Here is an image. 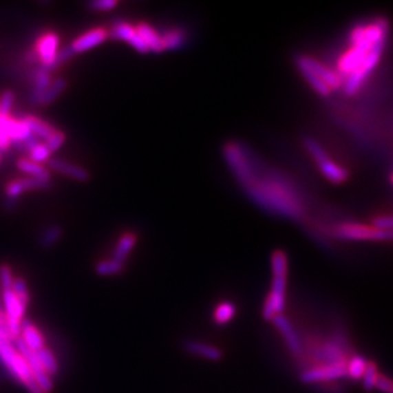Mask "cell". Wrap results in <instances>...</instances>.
<instances>
[{
	"label": "cell",
	"instance_id": "obj_17",
	"mask_svg": "<svg viewBox=\"0 0 393 393\" xmlns=\"http://www.w3.org/2000/svg\"><path fill=\"white\" fill-rule=\"evenodd\" d=\"M135 30L144 40V42L147 43L149 51L157 52V54L164 51L162 36L151 25H148V23H140V25H136Z\"/></svg>",
	"mask_w": 393,
	"mask_h": 393
},
{
	"label": "cell",
	"instance_id": "obj_20",
	"mask_svg": "<svg viewBox=\"0 0 393 393\" xmlns=\"http://www.w3.org/2000/svg\"><path fill=\"white\" fill-rule=\"evenodd\" d=\"M318 167L321 169L322 175L334 184H343L349 177V172L345 168L340 167L330 158L327 159L326 162L321 163Z\"/></svg>",
	"mask_w": 393,
	"mask_h": 393
},
{
	"label": "cell",
	"instance_id": "obj_14",
	"mask_svg": "<svg viewBox=\"0 0 393 393\" xmlns=\"http://www.w3.org/2000/svg\"><path fill=\"white\" fill-rule=\"evenodd\" d=\"M107 37H109V32L106 30L94 28L92 31L78 37L76 41L72 43V47L76 54L84 52V51L91 50L93 47L98 46L102 42L106 41Z\"/></svg>",
	"mask_w": 393,
	"mask_h": 393
},
{
	"label": "cell",
	"instance_id": "obj_44",
	"mask_svg": "<svg viewBox=\"0 0 393 393\" xmlns=\"http://www.w3.org/2000/svg\"><path fill=\"white\" fill-rule=\"evenodd\" d=\"M372 226L381 229V231H390L393 232V215H382V217H376L373 219V224Z\"/></svg>",
	"mask_w": 393,
	"mask_h": 393
},
{
	"label": "cell",
	"instance_id": "obj_27",
	"mask_svg": "<svg viewBox=\"0 0 393 393\" xmlns=\"http://www.w3.org/2000/svg\"><path fill=\"white\" fill-rule=\"evenodd\" d=\"M162 36V41L164 50H177L180 49L186 41V34L180 28H173L164 32Z\"/></svg>",
	"mask_w": 393,
	"mask_h": 393
},
{
	"label": "cell",
	"instance_id": "obj_29",
	"mask_svg": "<svg viewBox=\"0 0 393 393\" xmlns=\"http://www.w3.org/2000/svg\"><path fill=\"white\" fill-rule=\"evenodd\" d=\"M96 273L100 276H114L123 273L124 264L118 262L116 259H105L96 265Z\"/></svg>",
	"mask_w": 393,
	"mask_h": 393
},
{
	"label": "cell",
	"instance_id": "obj_43",
	"mask_svg": "<svg viewBox=\"0 0 393 393\" xmlns=\"http://www.w3.org/2000/svg\"><path fill=\"white\" fill-rule=\"evenodd\" d=\"M376 390L383 393H393V379L388 376L379 373L376 379Z\"/></svg>",
	"mask_w": 393,
	"mask_h": 393
},
{
	"label": "cell",
	"instance_id": "obj_28",
	"mask_svg": "<svg viewBox=\"0 0 393 393\" xmlns=\"http://www.w3.org/2000/svg\"><path fill=\"white\" fill-rule=\"evenodd\" d=\"M67 81L64 78H58L56 81L51 82L50 87L46 89V92L42 97L40 106H47V105H51L52 102H55L67 89Z\"/></svg>",
	"mask_w": 393,
	"mask_h": 393
},
{
	"label": "cell",
	"instance_id": "obj_47",
	"mask_svg": "<svg viewBox=\"0 0 393 393\" xmlns=\"http://www.w3.org/2000/svg\"><path fill=\"white\" fill-rule=\"evenodd\" d=\"M129 43L134 47L135 50L139 51L140 54H148V52H149V49H148L147 43L144 42V40L139 36L138 32H135L134 36L130 39Z\"/></svg>",
	"mask_w": 393,
	"mask_h": 393
},
{
	"label": "cell",
	"instance_id": "obj_46",
	"mask_svg": "<svg viewBox=\"0 0 393 393\" xmlns=\"http://www.w3.org/2000/svg\"><path fill=\"white\" fill-rule=\"evenodd\" d=\"M6 118H7V116H0V151H1V153L7 151L9 148V145L12 144L10 139H9L8 134H7L6 126H4Z\"/></svg>",
	"mask_w": 393,
	"mask_h": 393
},
{
	"label": "cell",
	"instance_id": "obj_15",
	"mask_svg": "<svg viewBox=\"0 0 393 393\" xmlns=\"http://www.w3.org/2000/svg\"><path fill=\"white\" fill-rule=\"evenodd\" d=\"M19 339L34 352H39L43 348H46V341H45L43 334L30 319H23Z\"/></svg>",
	"mask_w": 393,
	"mask_h": 393
},
{
	"label": "cell",
	"instance_id": "obj_4",
	"mask_svg": "<svg viewBox=\"0 0 393 393\" xmlns=\"http://www.w3.org/2000/svg\"><path fill=\"white\" fill-rule=\"evenodd\" d=\"M0 364L16 382L25 387L30 393H45L36 382L34 373L25 358L18 352L14 340L0 332Z\"/></svg>",
	"mask_w": 393,
	"mask_h": 393
},
{
	"label": "cell",
	"instance_id": "obj_34",
	"mask_svg": "<svg viewBox=\"0 0 393 393\" xmlns=\"http://www.w3.org/2000/svg\"><path fill=\"white\" fill-rule=\"evenodd\" d=\"M12 144L17 148L18 151L23 154H30L31 151H34L36 147H39L41 142L37 136L34 134L30 135L25 140H18V142H12Z\"/></svg>",
	"mask_w": 393,
	"mask_h": 393
},
{
	"label": "cell",
	"instance_id": "obj_6",
	"mask_svg": "<svg viewBox=\"0 0 393 393\" xmlns=\"http://www.w3.org/2000/svg\"><path fill=\"white\" fill-rule=\"evenodd\" d=\"M348 363H339V364H318L312 365L310 368L301 370V382L304 385H322L334 381H341L343 378H348L346 370Z\"/></svg>",
	"mask_w": 393,
	"mask_h": 393
},
{
	"label": "cell",
	"instance_id": "obj_31",
	"mask_svg": "<svg viewBox=\"0 0 393 393\" xmlns=\"http://www.w3.org/2000/svg\"><path fill=\"white\" fill-rule=\"evenodd\" d=\"M63 235V231L61 228L58 226H52L50 228H47L41 235H40V246L42 248H50L54 244L59 242L60 238Z\"/></svg>",
	"mask_w": 393,
	"mask_h": 393
},
{
	"label": "cell",
	"instance_id": "obj_1",
	"mask_svg": "<svg viewBox=\"0 0 393 393\" xmlns=\"http://www.w3.org/2000/svg\"><path fill=\"white\" fill-rule=\"evenodd\" d=\"M390 31L388 21L378 18L368 25H358L350 32L352 46L343 52L337 61V74L341 78H348L357 69L361 67L370 51L376 45L387 41Z\"/></svg>",
	"mask_w": 393,
	"mask_h": 393
},
{
	"label": "cell",
	"instance_id": "obj_42",
	"mask_svg": "<svg viewBox=\"0 0 393 393\" xmlns=\"http://www.w3.org/2000/svg\"><path fill=\"white\" fill-rule=\"evenodd\" d=\"M25 187L22 184V181L21 180H17V181H13L7 186L6 189V193L8 196V199H12V200H17L18 198L25 193Z\"/></svg>",
	"mask_w": 393,
	"mask_h": 393
},
{
	"label": "cell",
	"instance_id": "obj_2",
	"mask_svg": "<svg viewBox=\"0 0 393 393\" xmlns=\"http://www.w3.org/2000/svg\"><path fill=\"white\" fill-rule=\"evenodd\" d=\"M246 189L255 200L268 206V209L292 217H299L301 214V202L294 195L295 193L292 187L284 184L283 180L268 178L262 182L252 180Z\"/></svg>",
	"mask_w": 393,
	"mask_h": 393
},
{
	"label": "cell",
	"instance_id": "obj_38",
	"mask_svg": "<svg viewBox=\"0 0 393 393\" xmlns=\"http://www.w3.org/2000/svg\"><path fill=\"white\" fill-rule=\"evenodd\" d=\"M51 151L47 149V147L45 144H40L39 147H36L34 151L30 153V157H31V160L40 164V163H43L46 160H49V157H50Z\"/></svg>",
	"mask_w": 393,
	"mask_h": 393
},
{
	"label": "cell",
	"instance_id": "obj_25",
	"mask_svg": "<svg viewBox=\"0 0 393 393\" xmlns=\"http://www.w3.org/2000/svg\"><path fill=\"white\" fill-rule=\"evenodd\" d=\"M17 167L19 171H22L23 173H27L30 177L50 181L49 171L46 168L42 167L41 164L34 163L31 159H21V160H18Z\"/></svg>",
	"mask_w": 393,
	"mask_h": 393
},
{
	"label": "cell",
	"instance_id": "obj_23",
	"mask_svg": "<svg viewBox=\"0 0 393 393\" xmlns=\"http://www.w3.org/2000/svg\"><path fill=\"white\" fill-rule=\"evenodd\" d=\"M368 365V359L360 354H352L350 359L348 360V378H350L352 381H361V378L364 376V372Z\"/></svg>",
	"mask_w": 393,
	"mask_h": 393
},
{
	"label": "cell",
	"instance_id": "obj_11",
	"mask_svg": "<svg viewBox=\"0 0 393 393\" xmlns=\"http://www.w3.org/2000/svg\"><path fill=\"white\" fill-rule=\"evenodd\" d=\"M297 60L303 63L306 67H310L315 74H317L330 87L331 91L339 89L343 87V78L337 74V72H334L331 67H326L325 64H322L317 59L308 56V55H299Z\"/></svg>",
	"mask_w": 393,
	"mask_h": 393
},
{
	"label": "cell",
	"instance_id": "obj_13",
	"mask_svg": "<svg viewBox=\"0 0 393 393\" xmlns=\"http://www.w3.org/2000/svg\"><path fill=\"white\" fill-rule=\"evenodd\" d=\"M182 346L189 354L209 361H220L224 358L223 350L213 343H204L199 340H186Z\"/></svg>",
	"mask_w": 393,
	"mask_h": 393
},
{
	"label": "cell",
	"instance_id": "obj_3",
	"mask_svg": "<svg viewBox=\"0 0 393 393\" xmlns=\"http://www.w3.org/2000/svg\"><path fill=\"white\" fill-rule=\"evenodd\" d=\"M271 270H273V284L268 292L264 306L262 317L273 322V319L284 313L286 304V283H288V257L284 251H277L271 256Z\"/></svg>",
	"mask_w": 393,
	"mask_h": 393
},
{
	"label": "cell",
	"instance_id": "obj_10",
	"mask_svg": "<svg viewBox=\"0 0 393 393\" xmlns=\"http://www.w3.org/2000/svg\"><path fill=\"white\" fill-rule=\"evenodd\" d=\"M14 345L18 352H21V355L25 358L28 367L32 370L34 379L41 387L42 391L45 393H50L54 388V382H52V378L45 372V369L42 368L41 363L37 358V352L31 350L19 337L17 340H14Z\"/></svg>",
	"mask_w": 393,
	"mask_h": 393
},
{
	"label": "cell",
	"instance_id": "obj_21",
	"mask_svg": "<svg viewBox=\"0 0 393 393\" xmlns=\"http://www.w3.org/2000/svg\"><path fill=\"white\" fill-rule=\"evenodd\" d=\"M295 63H297L298 69L301 70V76L306 78V81L310 83V87H312L318 94H321L322 97H327V96L331 94L332 91L330 89V87H328L317 74H315V73L310 70V67H306L303 63L298 61L297 59H295Z\"/></svg>",
	"mask_w": 393,
	"mask_h": 393
},
{
	"label": "cell",
	"instance_id": "obj_33",
	"mask_svg": "<svg viewBox=\"0 0 393 393\" xmlns=\"http://www.w3.org/2000/svg\"><path fill=\"white\" fill-rule=\"evenodd\" d=\"M12 290H13V293L17 295L18 299L22 301L25 307H28V304H30V292H28V288H27V283L22 277L14 279Z\"/></svg>",
	"mask_w": 393,
	"mask_h": 393
},
{
	"label": "cell",
	"instance_id": "obj_48",
	"mask_svg": "<svg viewBox=\"0 0 393 393\" xmlns=\"http://www.w3.org/2000/svg\"><path fill=\"white\" fill-rule=\"evenodd\" d=\"M6 206H7V209L8 210L12 209V208H14V206H16V200L8 199V200L6 201Z\"/></svg>",
	"mask_w": 393,
	"mask_h": 393
},
{
	"label": "cell",
	"instance_id": "obj_39",
	"mask_svg": "<svg viewBox=\"0 0 393 393\" xmlns=\"http://www.w3.org/2000/svg\"><path fill=\"white\" fill-rule=\"evenodd\" d=\"M319 393H345V385L340 381L313 385Z\"/></svg>",
	"mask_w": 393,
	"mask_h": 393
},
{
	"label": "cell",
	"instance_id": "obj_45",
	"mask_svg": "<svg viewBox=\"0 0 393 393\" xmlns=\"http://www.w3.org/2000/svg\"><path fill=\"white\" fill-rule=\"evenodd\" d=\"M118 6L116 0H94L88 4V7L97 12H106L109 9L115 8Z\"/></svg>",
	"mask_w": 393,
	"mask_h": 393
},
{
	"label": "cell",
	"instance_id": "obj_36",
	"mask_svg": "<svg viewBox=\"0 0 393 393\" xmlns=\"http://www.w3.org/2000/svg\"><path fill=\"white\" fill-rule=\"evenodd\" d=\"M14 102V92L13 91H4L0 97V116H9L10 109Z\"/></svg>",
	"mask_w": 393,
	"mask_h": 393
},
{
	"label": "cell",
	"instance_id": "obj_35",
	"mask_svg": "<svg viewBox=\"0 0 393 393\" xmlns=\"http://www.w3.org/2000/svg\"><path fill=\"white\" fill-rule=\"evenodd\" d=\"M76 55V52L73 50V47H72V45H69V46H65V47H63L61 50H59L58 52V55H56V59L54 61V64L49 67V73L52 72V70H55V69H58V67L61 65V64H64L65 61H67L69 59H72L73 56Z\"/></svg>",
	"mask_w": 393,
	"mask_h": 393
},
{
	"label": "cell",
	"instance_id": "obj_9",
	"mask_svg": "<svg viewBox=\"0 0 393 393\" xmlns=\"http://www.w3.org/2000/svg\"><path fill=\"white\" fill-rule=\"evenodd\" d=\"M273 323L276 327V330L283 336L288 352H290L294 359L299 363L304 355L303 341H301V334H298V331L294 328L290 319L286 317L284 313H282L273 319Z\"/></svg>",
	"mask_w": 393,
	"mask_h": 393
},
{
	"label": "cell",
	"instance_id": "obj_19",
	"mask_svg": "<svg viewBox=\"0 0 393 393\" xmlns=\"http://www.w3.org/2000/svg\"><path fill=\"white\" fill-rule=\"evenodd\" d=\"M237 315V307L233 301H220L213 312V322L217 326L229 325Z\"/></svg>",
	"mask_w": 393,
	"mask_h": 393
},
{
	"label": "cell",
	"instance_id": "obj_16",
	"mask_svg": "<svg viewBox=\"0 0 393 393\" xmlns=\"http://www.w3.org/2000/svg\"><path fill=\"white\" fill-rule=\"evenodd\" d=\"M49 166H50L51 169L59 172L61 175H65V176L70 177L73 180L81 181V182H85L91 178L89 172L85 168L67 163L63 159H49Z\"/></svg>",
	"mask_w": 393,
	"mask_h": 393
},
{
	"label": "cell",
	"instance_id": "obj_8",
	"mask_svg": "<svg viewBox=\"0 0 393 393\" xmlns=\"http://www.w3.org/2000/svg\"><path fill=\"white\" fill-rule=\"evenodd\" d=\"M224 156H226L228 164L232 168L235 177L240 180L241 184H244V187L250 184L253 178V169L248 158L246 157L242 147L229 142L224 147Z\"/></svg>",
	"mask_w": 393,
	"mask_h": 393
},
{
	"label": "cell",
	"instance_id": "obj_12",
	"mask_svg": "<svg viewBox=\"0 0 393 393\" xmlns=\"http://www.w3.org/2000/svg\"><path fill=\"white\" fill-rule=\"evenodd\" d=\"M58 47H59L58 34H46L45 36H42L37 42V47L34 51L39 55V59L42 63V69H45L46 72L49 70V67L54 64V61L56 59V55L59 52Z\"/></svg>",
	"mask_w": 393,
	"mask_h": 393
},
{
	"label": "cell",
	"instance_id": "obj_22",
	"mask_svg": "<svg viewBox=\"0 0 393 393\" xmlns=\"http://www.w3.org/2000/svg\"><path fill=\"white\" fill-rule=\"evenodd\" d=\"M25 125L28 126L31 134L37 136L39 139H43L45 142L47 139H50L52 134L56 131L52 126L49 125L47 123H45L41 118H34V116H27L23 118Z\"/></svg>",
	"mask_w": 393,
	"mask_h": 393
},
{
	"label": "cell",
	"instance_id": "obj_37",
	"mask_svg": "<svg viewBox=\"0 0 393 393\" xmlns=\"http://www.w3.org/2000/svg\"><path fill=\"white\" fill-rule=\"evenodd\" d=\"M14 283V276L8 265H1L0 266V285L3 290H10Z\"/></svg>",
	"mask_w": 393,
	"mask_h": 393
},
{
	"label": "cell",
	"instance_id": "obj_41",
	"mask_svg": "<svg viewBox=\"0 0 393 393\" xmlns=\"http://www.w3.org/2000/svg\"><path fill=\"white\" fill-rule=\"evenodd\" d=\"M65 142V135L63 131H55L52 136H51L50 139H47L46 142H45V145L47 147V149L51 151V153H54V151H58L60 147L64 144Z\"/></svg>",
	"mask_w": 393,
	"mask_h": 393
},
{
	"label": "cell",
	"instance_id": "obj_40",
	"mask_svg": "<svg viewBox=\"0 0 393 393\" xmlns=\"http://www.w3.org/2000/svg\"><path fill=\"white\" fill-rule=\"evenodd\" d=\"M25 190H37V189H47L50 187V181L41 180V178H34V177H27L21 180Z\"/></svg>",
	"mask_w": 393,
	"mask_h": 393
},
{
	"label": "cell",
	"instance_id": "obj_26",
	"mask_svg": "<svg viewBox=\"0 0 393 393\" xmlns=\"http://www.w3.org/2000/svg\"><path fill=\"white\" fill-rule=\"evenodd\" d=\"M37 352V358L41 363L42 368L52 378L59 373V361L56 359L55 354L51 352L49 348H43Z\"/></svg>",
	"mask_w": 393,
	"mask_h": 393
},
{
	"label": "cell",
	"instance_id": "obj_18",
	"mask_svg": "<svg viewBox=\"0 0 393 393\" xmlns=\"http://www.w3.org/2000/svg\"><path fill=\"white\" fill-rule=\"evenodd\" d=\"M51 76L49 72L45 69H40L36 72V79H34V89L30 96V100L32 106H40L41 105L42 97L46 92V89L50 87Z\"/></svg>",
	"mask_w": 393,
	"mask_h": 393
},
{
	"label": "cell",
	"instance_id": "obj_24",
	"mask_svg": "<svg viewBox=\"0 0 393 393\" xmlns=\"http://www.w3.org/2000/svg\"><path fill=\"white\" fill-rule=\"evenodd\" d=\"M135 244H136V237H135V235H133V233H125L120 238V241L116 244L112 259L124 264L126 259L129 257L130 252L133 251Z\"/></svg>",
	"mask_w": 393,
	"mask_h": 393
},
{
	"label": "cell",
	"instance_id": "obj_7",
	"mask_svg": "<svg viewBox=\"0 0 393 393\" xmlns=\"http://www.w3.org/2000/svg\"><path fill=\"white\" fill-rule=\"evenodd\" d=\"M3 310L8 322L10 337L13 340H17L21 336V328H22V322L25 319L27 307L18 299L17 295L10 289V290H3Z\"/></svg>",
	"mask_w": 393,
	"mask_h": 393
},
{
	"label": "cell",
	"instance_id": "obj_32",
	"mask_svg": "<svg viewBox=\"0 0 393 393\" xmlns=\"http://www.w3.org/2000/svg\"><path fill=\"white\" fill-rule=\"evenodd\" d=\"M136 30L133 25H127L125 22H118L114 25L112 31L109 36L115 40H121V41H130V39L134 36Z\"/></svg>",
	"mask_w": 393,
	"mask_h": 393
},
{
	"label": "cell",
	"instance_id": "obj_30",
	"mask_svg": "<svg viewBox=\"0 0 393 393\" xmlns=\"http://www.w3.org/2000/svg\"><path fill=\"white\" fill-rule=\"evenodd\" d=\"M378 376H379V370H378L376 363L372 361V360H368V365H367V369H365V372H364V376L361 378L363 388H364L367 392H372V391L376 390Z\"/></svg>",
	"mask_w": 393,
	"mask_h": 393
},
{
	"label": "cell",
	"instance_id": "obj_5",
	"mask_svg": "<svg viewBox=\"0 0 393 393\" xmlns=\"http://www.w3.org/2000/svg\"><path fill=\"white\" fill-rule=\"evenodd\" d=\"M334 235L350 241H392L393 232L381 231L373 226L343 222L334 226Z\"/></svg>",
	"mask_w": 393,
	"mask_h": 393
}]
</instances>
